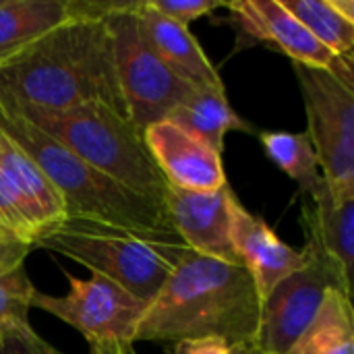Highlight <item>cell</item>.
<instances>
[{"instance_id":"obj_1","label":"cell","mask_w":354,"mask_h":354,"mask_svg":"<svg viewBox=\"0 0 354 354\" xmlns=\"http://www.w3.org/2000/svg\"><path fill=\"white\" fill-rule=\"evenodd\" d=\"M0 102L54 110L104 104L127 116L106 19L71 17L6 60Z\"/></svg>"},{"instance_id":"obj_2","label":"cell","mask_w":354,"mask_h":354,"mask_svg":"<svg viewBox=\"0 0 354 354\" xmlns=\"http://www.w3.org/2000/svg\"><path fill=\"white\" fill-rule=\"evenodd\" d=\"M259 317L261 299L245 266L187 249L147 305L135 342L222 338L255 346Z\"/></svg>"},{"instance_id":"obj_3","label":"cell","mask_w":354,"mask_h":354,"mask_svg":"<svg viewBox=\"0 0 354 354\" xmlns=\"http://www.w3.org/2000/svg\"><path fill=\"white\" fill-rule=\"evenodd\" d=\"M0 131L44 170L64 201L66 218L93 220L149 236H178L164 205L112 180L2 106Z\"/></svg>"},{"instance_id":"obj_4","label":"cell","mask_w":354,"mask_h":354,"mask_svg":"<svg viewBox=\"0 0 354 354\" xmlns=\"http://www.w3.org/2000/svg\"><path fill=\"white\" fill-rule=\"evenodd\" d=\"M0 106L25 118L112 180L164 205L170 187L151 158L143 133L127 116L104 104H79L58 110L6 102H0Z\"/></svg>"},{"instance_id":"obj_5","label":"cell","mask_w":354,"mask_h":354,"mask_svg":"<svg viewBox=\"0 0 354 354\" xmlns=\"http://www.w3.org/2000/svg\"><path fill=\"white\" fill-rule=\"evenodd\" d=\"M33 247L64 255L149 305L189 249L180 236H149L93 220L64 218Z\"/></svg>"},{"instance_id":"obj_6","label":"cell","mask_w":354,"mask_h":354,"mask_svg":"<svg viewBox=\"0 0 354 354\" xmlns=\"http://www.w3.org/2000/svg\"><path fill=\"white\" fill-rule=\"evenodd\" d=\"M135 6L137 0H120L106 15V25L112 37L114 66L127 116L143 133L147 127L166 120L193 85L183 81L156 54L141 29Z\"/></svg>"},{"instance_id":"obj_7","label":"cell","mask_w":354,"mask_h":354,"mask_svg":"<svg viewBox=\"0 0 354 354\" xmlns=\"http://www.w3.org/2000/svg\"><path fill=\"white\" fill-rule=\"evenodd\" d=\"M292 66L322 174L338 199L354 197V87L330 71Z\"/></svg>"},{"instance_id":"obj_8","label":"cell","mask_w":354,"mask_h":354,"mask_svg":"<svg viewBox=\"0 0 354 354\" xmlns=\"http://www.w3.org/2000/svg\"><path fill=\"white\" fill-rule=\"evenodd\" d=\"M64 278L68 280L66 295L54 297L35 288L31 307L75 328L87 340L91 351L135 344L137 326L147 309L145 303L97 274L81 280L64 272Z\"/></svg>"},{"instance_id":"obj_9","label":"cell","mask_w":354,"mask_h":354,"mask_svg":"<svg viewBox=\"0 0 354 354\" xmlns=\"http://www.w3.org/2000/svg\"><path fill=\"white\" fill-rule=\"evenodd\" d=\"M305 266L284 278L261 303V317L255 336V351L286 354L317 315L326 292L342 288L351 292V276L332 261L319 247L307 241Z\"/></svg>"},{"instance_id":"obj_10","label":"cell","mask_w":354,"mask_h":354,"mask_svg":"<svg viewBox=\"0 0 354 354\" xmlns=\"http://www.w3.org/2000/svg\"><path fill=\"white\" fill-rule=\"evenodd\" d=\"M226 8L232 12V21L241 31L255 41L272 44L292 58L295 64L330 71L344 83H354L353 60L332 54L282 6L280 0H236L228 2Z\"/></svg>"},{"instance_id":"obj_11","label":"cell","mask_w":354,"mask_h":354,"mask_svg":"<svg viewBox=\"0 0 354 354\" xmlns=\"http://www.w3.org/2000/svg\"><path fill=\"white\" fill-rule=\"evenodd\" d=\"M230 195L232 189L228 185L216 191H185L170 187L164 207L172 228L191 251L243 266L230 239Z\"/></svg>"},{"instance_id":"obj_12","label":"cell","mask_w":354,"mask_h":354,"mask_svg":"<svg viewBox=\"0 0 354 354\" xmlns=\"http://www.w3.org/2000/svg\"><path fill=\"white\" fill-rule=\"evenodd\" d=\"M230 239L234 253L241 263L251 274L255 288L259 292L261 303L290 274L299 272L305 261V249H295L280 241L274 228L268 226L266 220L251 214L232 193L230 195Z\"/></svg>"},{"instance_id":"obj_13","label":"cell","mask_w":354,"mask_h":354,"mask_svg":"<svg viewBox=\"0 0 354 354\" xmlns=\"http://www.w3.org/2000/svg\"><path fill=\"white\" fill-rule=\"evenodd\" d=\"M143 139L168 187L185 191H216L228 185L222 153L180 127L162 120L147 127Z\"/></svg>"},{"instance_id":"obj_14","label":"cell","mask_w":354,"mask_h":354,"mask_svg":"<svg viewBox=\"0 0 354 354\" xmlns=\"http://www.w3.org/2000/svg\"><path fill=\"white\" fill-rule=\"evenodd\" d=\"M0 172L4 174L35 241L66 218V207L44 170L0 131ZM35 245V243H33Z\"/></svg>"},{"instance_id":"obj_15","label":"cell","mask_w":354,"mask_h":354,"mask_svg":"<svg viewBox=\"0 0 354 354\" xmlns=\"http://www.w3.org/2000/svg\"><path fill=\"white\" fill-rule=\"evenodd\" d=\"M135 12L156 54L183 81L191 85H224L220 73L205 56L189 27L156 12L147 0H137Z\"/></svg>"},{"instance_id":"obj_16","label":"cell","mask_w":354,"mask_h":354,"mask_svg":"<svg viewBox=\"0 0 354 354\" xmlns=\"http://www.w3.org/2000/svg\"><path fill=\"white\" fill-rule=\"evenodd\" d=\"M166 120L195 135L218 153H222L224 139L230 131L255 133V127L230 108L224 85H193Z\"/></svg>"},{"instance_id":"obj_17","label":"cell","mask_w":354,"mask_h":354,"mask_svg":"<svg viewBox=\"0 0 354 354\" xmlns=\"http://www.w3.org/2000/svg\"><path fill=\"white\" fill-rule=\"evenodd\" d=\"M303 226L307 228V241L353 278L354 197L338 199L326 187L317 199L303 203Z\"/></svg>"},{"instance_id":"obj_18","label":"cell","mask_w":354,"mask_h":354,"mask_svg":"<svg viewBox=\"0 0 354 354\" xmlns=\"http://www.w3.org/2000/svg\"><path fill=\"white\" fill-rule=\"evenodd\" d=\"M66 19L68 0H0V66Z\"/></svg>"},{"instance_id":"obj_19","label":"cell","mask_w":354,"mask_h":354,"mask_svg":"<svg viewBox=\"0 0 354 354\" xmlns=\"http://www.w3.org/2000/svg\"><path fill=\"white\" fill-rule=\"evenodd\" d=\"M286 354H354L351 292L330 288L317 315Z\"/></svg>"},{"instance_id":"obj_20","label":"cell","mask_w":354,"mask_h":354,"mask_svg":"<svg viewBox=\"0 0 354 354\" xmlns=\"http://www.w3.org/2000/svg\"><path fill=\"white\" fill-rule=\"evenodd\" d=\"M259 141L266 149V156L299 187L309 201L317 199L328 187L317 153L311 145L307 133H286V131H261Z\"/></svg>"},{"instance_id":"obj_21","label":"cell","mask_w":354,"mask_h":354,"mask_svg":"<svg viewBox=\"0 0 354 354\" xmlns=\"http://www.w3.org/2000/svg\"><path fill=\"white\" fill-rule=\"evenodd\" d=\"M280 2L332 54L353 60L354 23L346 21L332 6L330 0H280Z\"/></svg>"},{"instance_id":"obj_22","label":"cell","mask_w":354,"mask_h":354,"mask_svg":"<svg viewBox=\"0 0 354 354\" xmlns=\"http://www.w3.org/2000/svg\"><path fill=\"white\" fill-rule=\"evenodd\" d=\"M33 284L25 272V266L0 270V340L15 326L29 324V309L33 297Z\"/></svg>"},{"instance_id":"obj_23","label":"cell","mask_w":354,"mask_h":354,"mask_svg":"<svg viewBox=\"0 0 354 354\" xmlns=\"http://www.w3.org/2000/svg\"><path fill=\"white\" fill-rule=\"evenodd\" d=\"M0 230H4L8 236L23 241L27 245L33 247L35 243V232L29 226V222L25 220L4 174L0 172Z\"/></svg>"},{"instance_id":"obj_24","label":"cell","mask_w":354,"mask_h":354,"mask_svg":"<svg viewBox=\"0 0 354 354\" xmlns=\"http://www.w3.org/2000/svg\"><path fill=\"white\" fill-rule=\"evenodd\" d=\"M147 4L156 12L189 27L191 21H197L199 17H205L214 12L216 8L226 6L228 2L224 0H147Z\"/></svg>"},{"instance_id":"obj_25","label":"cell","mask_w":354,"mask_h":354,"mask_svg":"<svg viewBox=\"0 0 354 354\" xmlns=\"http://www.w3.org/2000/svg\"><path fill=\"white\" fill-rule=\"evenodd\" d=\"M0 354H64L46 342L29 324L15 326L0 340Z\"/></svg>"},{"instance_id":"obj_26","label":"cell","mask_w":354,"mask_h":354,"mask_svg":"<svg viewBox=\"0 0 354 354\" xmlns=\"http://www.w3.org/2000/svg\"><path fill=\"white\" fill-rule=\"evenodd\" d=\"M174 354H255V346L232 344L222 338H199L176 342Z\"/></svg>"},{"instance_id":"obj_27","label":"cell","mask_w":354,"mask_h":354,"mask_svg":"<svg viewBox=\"0 0 354 354\" xmlns=\"http://www.w3.org/2000/svg\"><path fill=\"white\" fill-rule=\"evenodd\" d=\"M29 251H31V245L17 241L12 236H0V270L21 266L25 257L29 255Z\"/></svg>"},{"instance_id":"obj_28","label":"cell","mask_w":354,"mask_h":354,"mask_svg":"<svg viewBox=\"0 0 354 354\" xmlns=\"http://www.w3.org/2000/svg\"><path fill=\"white\" fill-rule=\"evenodd\" d=\"M330 2L346 21L354 23V0H330Z\"/></svg>"},{"instance_id":"obj_29","label":"cell","mask_w":354,"mask_h":354,"mask_svg":"<svg viewBox=\"0 0 354 354\" xmlns=\"http://www.w3.org/2000/svg\"><path fill=\"white\" fill-rule=\"evenodd\" d=\"M91 354H137L133 351V344H118V346H108V348H95Z\"/></svg>"},{"instance_id":"obj_30","label":"cell","mask_w":354,"mask_h":354,"mask_svg":"<svg viewBox=\"0 0 354 354\" xmlns=\"http://www.w3.org/2000/svg\"><path fill=\"white\" fill-rule=\"evenodd\" d=\"M0 236H8V234H6L4 230H0Z\"/></svg>"},{"instance_id":"obj_31","label":"cell","mask_w":354,"mask_h":354,"mask_svg":"<svg viewBox=\"0 0 354 354\" xmlns=\"http://www.w3.org/2000/svg\"><path fill=\"white\" fill-rule=\"evenodd\" d=\"M255 354H261V353H257V351H255Z\"/></svg>"}]
</instances>
